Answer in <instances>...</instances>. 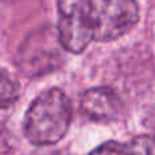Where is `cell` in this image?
Wrapping results in <instances>:
<instances>
[{"mask_svg":"<svg viewBox=\"0 0 155 155\" xmlns=\"http://www.w3.org/2000/svg\"><path fill=\"white\" fill-rule=\"evenodd\" d=\"M139 5L132 0H90L94 40L109 42L125 35L139 21Z\"/></svg>","mask_w":155,"mask_h":155,"instance_id":"cell-2","label":"cell"},{"mask_svg":"<svg viewBox=\"0 0 155 155\" xmlns=\"http://www.w3.org/2000/svg\"><path fill=\"white\" fill-rule=\"evenodd\" d=\"M123 109L118 94L110 87H91L82 94L80 110L91 121L109 123L120 116Z\"/></svg>","mask_w":155,"mask_h":155,"instance_id":"cell-4","label":"cell"},{"mask_svg":"<svg viewBox=\"0 0 155 155\" xmlns=\"http://www.w3.org/2000/svg\"><path fill=\"white\" fill-rule=\"evenodd\" d=\"M125 155H155V136L139 135L125 144Z\"/></svg>","mask_w":155,"mask_h":155,"instance_id":"cell-6","label":"cell"},{"mask_svg":"<svg viewBox=\"0 0 155 155\" xmlns=\"http://www.w3.org/2000/svg\"><path fill=\"white\" fill-rule=\"evenodd\" d=\"M19 83L0 67V110L8 109L19 98Z\"/></svg>","mask_w":155,"mask_h":155,"instance_id":"cell-5","label":"cell"},{"mask_svg":"<svg viewBox=\"0 0 155 155\" xmlns=\"http://www.w3.org/2000/svg\"><path fill=\"white\" fill-rule=\"evenodd\" d=\"M59 44L70 53L79 54L94 40L90 18V0H65L57 3Z\"/></svg>","mask_w":155,"mask_h":155,"instance_id":"cell-3","label":"cell"},{"mask_svg":"<svg viewBox=\"0 0 155 155\" xmlns=\"http://www.w3.org/2000/svg\"><path fill=\"white\" fill-rule=\"evenodd\" d=\"M88 155H125V144L116 140H109L98 146Z\"/></svg>","mask_w":155,"mask_h":155,"instance_id":"cell-7","label":"cell"},{"mask_svg":"<svg viewBox=\"0 0 155 155\" xmlns=\"http://www.w3.org/2000/svg\"><path fill=\"white\" fill-rule=\"evenodd\" d=\"M72 120V105L59 87L38 94L27 107L23 118V134L34 146H52L67 135Z\"/></svg>","mask_w":155,"mask_h":155,"instance_id":"cell-1","label":"cell"}]
</instances>
